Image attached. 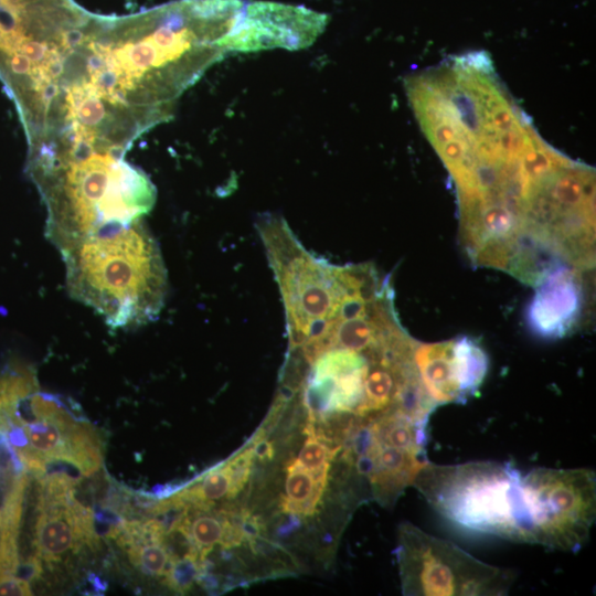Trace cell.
I'll return each instance as SVG.
<instances>
[{
	"label": "cell",
	"mask_w": 596,
	"mask_h": 596,
	"mask_svg": "<svg viewBox=\"0 0 596 596\" xmlns=\"http://www.w3.org/2000/svg\"><path fill=\"white\" fill-rule=\"evenodd\" d=\"M415 117L455 187L459 242L477 267L534 286L595 266V171L550 146L483 51L409 75Z\"/></svg>",
	"instance_id": "obj_1"
},
{
	"label": "cell",
	"mask_w": 596,
	"mask_h": 596,
	"mask_svg": "<svg viewBox=\"0 0 596 596\" xmlns=\"http://www.w3.org/2000/svg\"><path fill=\"white\" fill-rule=\"evenodd\" d=\"M244 0H179L146 13L89 17L64 64L60 111L71 131L126 152L170 119L178 98L230 54Z\"/></svg>",
	"instance_id": "obj_2"
},
{
	"label": "cell",
	"mask_w": 596,
	"mask_h": 596,
	"mask_svg": "<svg viewBox=\"0 0 596 596\" xmlns=\"http://www.w3.org/2000/svg\"><path fill=\"white\" fill-rule=\"evenodd\" d=\"M416 345L401 323L329 317L288 352L278 395L286 403L300 397L310 422L426 408L429 398L415 364Z\"/></svg>",
	"instance_id": "obj_3"
},
{
	"label": "cell",
	"mask_w": 596,
	"mask_h": 596,
	"mask_svg": "<svg viewBox=\"0 0 596 596\" xmlns=\"http://www.w3.org/2000/svg\"><path fill=\"white\" fill-rule=\"evenodd\" d=\"M46 209L45 235L61 252L103 230L141 220L156 188L115 151L62 150L28 160Z\"/></svg>",
	"instance_id": "obj_4"
},
{
	"label": "cell",
	"mask_w": 596,
	"mask_h": 596,
	"mask_svg": "<svg viewBox=\"0 0 596 596\" xmlns=\"http://www.w3.org/2000/svg\"><path fill=\"white\" fill-rule=\"evenodd\" d=\"M72 298L114 329L155 321L168 277L160 247L141 220L92 234L60 252Z\"/></svg>",
	"instance_id": "obj_5"
},
{
	"label": "cell",
	"mask_w": 596,
	"mask_h": 596,
	"mask_svg": "<svg viewBox=\"0 0 596 596\" xmlns=\"http://www.w3.org/2000/svg\"><path fill=\"white\" fill-rule=\"evenodd\" d=\"M413 486L451 524L475 533L535 544L532 493L524 473L507 462H427Z\"/></svg>",
	"instance_id": "obj_6"
},
{
	"label": "cell",
	"mask_w": 596,
	"mask_h": 596,
	"mask_svg": "<svg viewBox=\"0 0 596 596\" xmlns=\"http://www.w3.org/2000/svg\"><path fill=\"white\" fill-rule=\"evenodd\" d=\"M0 435L23 468L38 475L64 461L91 476L102 465V444L94 428L74 415L58 396L43 393L31 380L0 397Z\"/></svg>",
	"instance_id": "obj_7"
},
{
	"label": "cell",
	"mask_w": 596,
	"mask_h": 596,
	"mask_svg": "<svg viewBox=\"0 0 596 596\" xmlns=\"http://www.w3.org/2000/svg\"><path fill=\"white\" fill-rule=\"evenodd\" d=\"M395 553L404 595L501 596L515 577L409 522L398 526Z\"/></svg>",
	"instance_id": "obj_8"
},
{
	"label": "cell",
	"mask_w": 596,
	"mask_h": 596,
	"mask_svg": "<svg viewBox=\"0 0 596 596\" xmlns=\"http://www.w3.org/2000/svg\"><path fill=\"white\" fill-rule=\"evenodd\" d=\"M542 494L541 545L577 552L596 515V477L586 468H538Z\"/></svg>",
	"instance_id": "obj_9"
},
{
	"label": "cell",
	"mask_w": 596,
	"mask_h": 596,
	"mask_svg": "<svg viewBox=\"0 0 596 596\" xmlns=\"http://www.w3.org/2000/svg\"><path fill=\"white\" fill-rule=\"evenodd\" d=\"M328 21L327 14L304 6L245 0L228 39V51L231 54L305 49L322 34Z\"/></svg>",
	"instance_id": "obj_10"
},
{
	"label": "cell",
	"mask_w": 596,
	"mask_h": 596,
	"mask_svg": "<svg viewBox=\"0 0 596 596\" xmlns=\"http://www.w3.org/2000/svg\"><path fill=\"white\" fill-rule=\"evenodd\" d=\"M414 359L421 384L436 407L466 403L477 393L489 366L486 351L468 336L417 342Z\"/></svg>",
	"instance_id": "obj_11"
},
{
	"label": "cell",
	"mask_w": 596,
	"mask_h": 596,
	"mask_svg": "<svg viewBox=\"0 0 596 596\" xmlns=\"http://www.w3.org/2000/svg\"><path fill=\"white\" fill-rule=\"evenodd\" d=\"M584 274L560 266L535 285V294L526 309V322L533 333L558 339L574 330L586 306Z\"/></svg>",
	"instance_id": "obj_12"
},
{
	"label": "cell",
	"mask_w": 596,
	"mask_h": 596,
	"mask_svg": "<svg viewBox=\"0 0 596 596\" xmlns=\"http://www.w3.org/2000/svg\"><path fill=\"white\" fill-rule=\"evenodd\" d=\"M286 471V496L280 503L283 511L304 517L313 514L323 494L328 472H312L301 466L298 459L289 460Z\"/></svg>",
	"instance_id": "obj_13"
},
{
	"label": "cell",
	"mask_w": 596,
	"mask_h": 596,
	"mask_svg": "<svg viewBox=\"0 0 596 596\" xmlns=\"http://www.w3.org/2000/svg\"><path fill=\"white\" fill-rule=\"evenodd\" d=\"M177 496L188 504L210 507L223 498H233V479L227 461L207 471Z\"/></svg>",
	"instance_id": "obj_14"
},
{
	"label": "cell",
	"mask_w": 596,
	"mask_h": 596,
	"mask_svg": "<svg viewBox=\"0 0 596 596\" xmlns=\"http://www.w3.org/2000/svg\"><path fill=\"white\" fill-rule=\"evenodd\" d=\"M124 549L130 562L145 574L162 576L170 564V555L160 541H142Z\"/></svg>",
	"instance_id": "obj_15"
},
{
	"label": "cell",
	"mask_w": 596,
	"mask_h": 596,
	"mask_svg": "<svg viewBox=\"0 0 596 596\" xmlns=\"http://www.w3.org/2000/svg\"><path fill=\"white\" fill-rule=\"evenodd\" d=\"M306 432L307 439L299 451L298 461L312 472H329L330 462L341 451L342 445L324 441L315 434L310 423H308Z\"/></svg>",
	"instance_id": "obj_16"
},
{
	"label": "cell",
	"mask_w": 596,
	"mask_h": 596,
	"mask_svg": "<svg viewBox=\"0 0 596 596\" xmlns=\"http://www.w3.org/2000/svg\"><path fill=\"white\" fill-rule=\"evenodd\" d=\"M201 574L199 552L187 554L170 561L164 573V583L172 590L183 594L188 592Z\"/></svg>",
	"instance_id": "obj_17"
},
{
	"label": "cell",
	"mask_w": 596,
	"mask_h": 596,
	"mask_svg": "<svg viewBox=\"0 0 596 596\" xmlns=\"http://www.w3.org/2000/svg\"><path fill=\"white\" fill-rule=\"evenodd\" d=\"M254 458L253 448H247L227 460L233 479V498L236 497L247 482Z\"/></svg>",
	"instance_id": "obj_18"
},
{
	"label": "cell",
	"mask_w": 596,
	"mask_h": 596,
	"mask_svg": "<svg viewBox=\"0 0 596 596\" xmlns=\"http://www.w3.org/2000/svg\"><path fill=\"white\" fill-rule=\"evenodd\" d=\"M31 594L32 592L28 579L17 575L0 576V596H26Z\"/></svg>",
	"instance_id": "obj_19"
},
{
	"label": "cell",
	"mask_w": 596,
	"mask_h": 596,
	"mask_svg": "<svg viewBox=\"0 0 596 596\" xmlns=\"http://www.w3.org/2000/svg\"><path fill=\"white\" fill-rule=\"evenodd\" d=\"M252 448L255 458L262 461H270L274 458L275 449L273 443L265 438L257 439Z\"/></svg>",
	"instance_id": "obj_20"
}]
</instances>
